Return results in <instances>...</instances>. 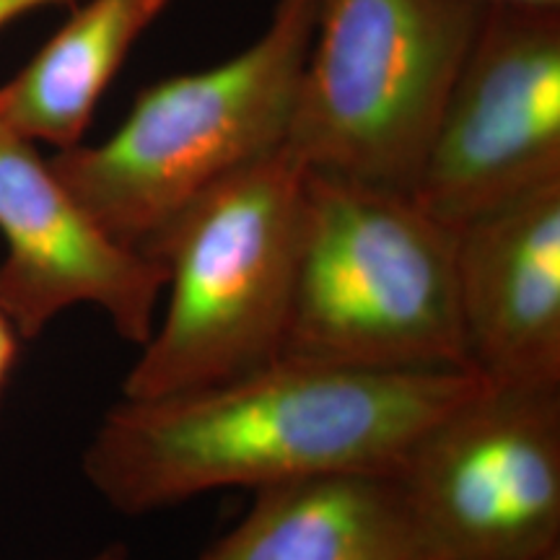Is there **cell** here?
Masks as SVG:
<instances>
[{
    "label": "cell",
    "mask_w": 560,
    "mask_h": 560,
    "mask_svg": "<svg viewBox=\"0 0 560 560\" xmlns=\"http://www.w3.org/2000/svg\"><path fill=\"white\" fill-rule=\"evenodd\" d=\"M480 384L467 369L276 359L200 389L120 400L91 439L83 472L112 509L132 516L223 488L397 475L416 441Z\"/></svg>",
    "instance_id": "cell-1"
},
{
    "label": "cell",
    "mask_w": 560,
    "mask_h": 560,
    "mask_svg": "<svg viewBox=\"0 0 560 560\" xmlns=\"http://www.w3.org/2000/svg\"><path fill=\"white\" fill-rule=\"evenodd\" d=\"M115 558H117V552H115V550H109V552H104V556L94 558V560H115Z\"/></svg>",
    "instance_id": "cell-15"
},
{
    "label": "cell",
    "mask_w": 560,
    "mask_h": 560,
    "mask_svg": "<svg viewBox=\"0 0 560 560\" xmlns=\"http://www.w3.org/2000/svg\"><path fill=\"white\" fill-rule=\"evenodd\" d=\"M444 560L560 552V387L482 382L395 475Z\"/></svg>",
    "instance_id": "cell-6"
},
{
    "label": "cell",
    "mask_w": 560,
    "mask_h": 560,
    "mask_svg": "<svg viewBox=\"0 0 560 560\" xmlns=\"http://www.w3.org/2000/svg\"><path fill=\"white\" fill-rule=\"evenodd\" d=\"M306 190L310 170L283 145L210 187L145 247L166 268V310L125 376L122 400L200 389L278 359Z\"/></svg>",
    "instance_id": "cell-3"
},
{
    "label": "cell",
    "mask_w": 560,
    "mask_h": 560,
    "mask_svg": "<svg viewBox=\"0 0 560 560\" xmlns=\"http://www.w3.org/2000/svg\"><path fill=\"white\" fill-rule=\"evenodd\" d=\"M542 560H560V552H556V556H548V558H542Z\"/></svg>",
    "instance_id": "cell-16"
},
{
    "label": "cell",
    "mask_w": 560,
    "mask_h": 560,
    "mask_svg": "<svg viewBox=\"0 0 560 560\" xmlns=\"http://www.w3.org/2000/svg\"><path fill=\"white\" fill-rule=\"evenodd\" d=\"M16 355H19V335L13 330L11 322L0 314V392H3L5 384H9Z\"/></svg>",
    "instance_id": "cell-12"
},
{
    "label": "cell",
    "mask_w": 560,
    "mask_h": 560,
    "mask_svg": "<svg viewBox=\"0 0 560 560\" xmlns=\"http://www.w3.org/2000/svg\"><path fill=\"white\" fill-rule=\"evenodd\" d=\"M0 314L19 340L39 338L60 312L94 304L117 335L145 346L166 268L125 247L86 213L37 143L0 125Z\"/></svg>",
    "instance_id": "cell-8"
},
{
    "label": "cell",
    "mask_w": 560,
    "mask_h": 560,
    "mask_svg": "<svg viewBox=\"0 0 560 560\" xmlns=\"http://www.w3.org/2000/svg\"><path fill=\"white\" fill-rule=\"evenodd\" d=\"M317 5L276 0L249 47L143 89L104 143L55 153V174L112 240L145 252L210 187L283 149Z\"/></svg>",
    "instance_id": "cell-2"
},
{
    "label": "cell",
    "mask_w": 560,
    "mask_h": 560,
    "mask_svg": "<svg viewBox=\"0 0 560 560\" xmlns=\"http://www.w3.org/2000/svg\"><path fill=\"white\" fill-rule=\"evenodd\" d=\"M55 3H68V0H0V30L9 26L11 21L24 16V13L45 9V5H55Z\"/></svg>",
    "instance_id": "cell-13"
},
{
    "label": "cell",
    "mask_w": 560,
    "mask_h": 560,
    "mask_svg": "<svg viewBox=\"0 0 560 560\" xmlns=\"http://www.w3.org/2000/svg\"><path fill=\"white\" fill-rule=\"evenodd\" d=\"M486 0H319L285 149L325 177L408 190Z\"/></svg>",
    "instance_id": "cell-5"
},
{
    "label": "cell",
    "mask_w": 560,
    "mask_h": 560,
    "mask_svg": "<svg viewBox=\"0 0 560 560\" xmlns=\"http://www.w3.org/2000/svg\"><path fill=\"white\" fill-rule=\"evenodd\" d=\"M550 179H560V5L486 0L412 195L457 229Z\"/></svg>",
    "instance_id": "cell-7"
},
{
    "label": "cell",
    "mask_w": 560,
    "mask_h": 560,
    "mask_svg": "<svg viewBox=\"0 0 560 560\" xmlns=\"http://www.w3.org/2000/svg\"><path fill=\"white\" fill-rule=\"evenodd\" d=\"M255 493L200 560H444L395 475H330Z\"/></svg>",
    "instance_id": "cell-10"
},
{
    "label": "cell",
    "mask_w": 560,
    "mask_h": 560,
    "mask_svg": "<svg viewBox=\"0 0 560 560\" xmlns=\"http://www.w3.org/2000/svg\"><path fill=\"white\" fill-rule=\"evenodd\" d=\"M454 242L450 223L408 190L310 172L278 359L361 371L467 369Z\"/></svg>",
    "instance_id": "cell-4"
},
{
    "label": "cell",
    "mask_w": 560,
    "mask_h": 560,
    "mask_svg": "<svg viewBox=\"0 0 560 560\" xmlns=\"http://www.w3.org/2000/svg\"><path fill=\"white\" fill-rule=\"evenodd\" d=\"M506 3H535V5H560V0H506Z\"/></svg>",
    "instance_id": "cell-14"
},
{
    "label": "cell",
    "mask_w": 560,
    "mask_h": 560,
    "mask_svg": "<svg viewBox=\"0 0 560 560\" xmlns=\"http://www.w3.org/2000/svg\"><path fill=\"white\" fill-rule=\"evenodd\" d=\"M454 234L467 369L493 387H560V179Z\"/></svg>",
    "instance_id": "cell-9"
},
{
    "label": "cell",
    "mask_w": 560,
    "mask_h": 560,
    "mask_svg": "<svg viewBox=\"0 0 560 560\" xmlns=\"http://www.w3.org/2000/svg\"><path fill=\"white\" fill-rule=\"evenodd\" d=\"M170 0H86L47 45L0 83V125L55 151L89 130L104 91Z\"/></svg>",
    "instance_id": "cell-11"
}]
</instances>
